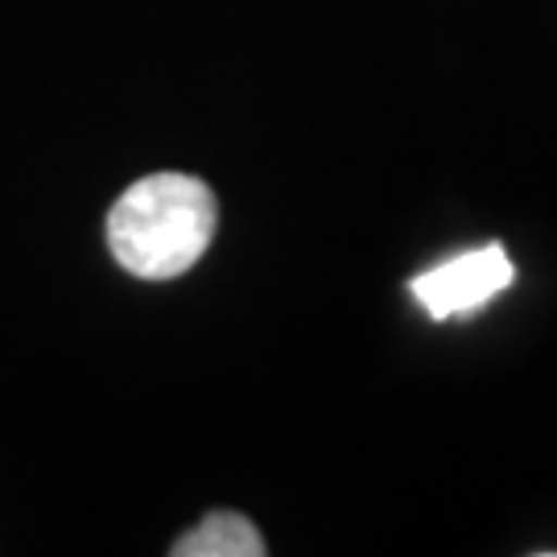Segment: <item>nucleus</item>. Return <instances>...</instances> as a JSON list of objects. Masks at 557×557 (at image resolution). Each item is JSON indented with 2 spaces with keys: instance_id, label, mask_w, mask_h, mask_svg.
Listing matches in <instances>:
<instances>
[{
  "instance_id": "f257e3e1",
  "label": "nucleus",
  "mask_w": 557,
  "mask_h": 557,
  "mask_svg": "<svg viewBox=\"0 0 557 557\" xmlns=\"http://www.w3.org/2000/svg\"><path fill=\"white\" fill-rule=\"evenodd\" d=\"M220 227L215 190L195 174H145L108 211V248L128 277L170 281L195 269Z\"/></svg>"
},
{
  "instance_id": "f03ea898",
  "label": "nucleus",
  "mask_w": 557,
  "mask_h": 557,
  "mask_svg": "<svg viewBox=\"0 0 557 557\" xmlns=\"http://www.w3.org/2000/svg\"><path fill=\"white\" fill-rule=\"evenodd\" d=\"M517 277L512 260L499 244H483L475 252H462V257H450L446 264L430 269L413 277V298L425 306L430 319H458V314H475L479 306L504 294Z\"/></svg>"
},
{
  "instance_id": "7ed1b4c3",
  "label": "nucleus",
  "mask_w": 557,
  "mask_h": 557,
  "mask_svg": "<svg viewBox=\"0 0 557 557\" xmlns=\"http://www.w3.org/2000/svg\"><path fill=\"white\" fill-rule=\"evenodd\" d=\"M174 557H264V537L248 517L239 512H211L202 517L186 537L174 541Z\"/></svg>"
}]
</instances>
